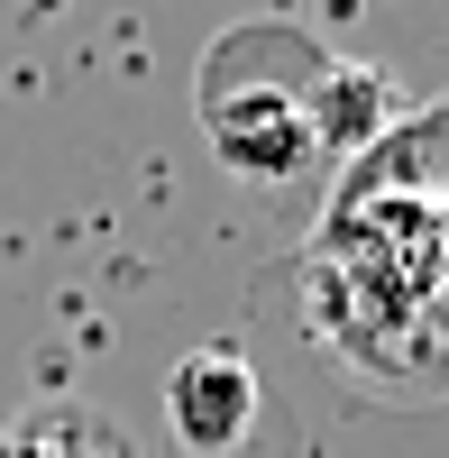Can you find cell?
Wrapping results in <instances>:
<instances>
[{
	"label": "cell",
	"mask_w": 449,
	"mask_h": 458,
	"mask_svg": "<svg viewBox=\"0 0 449 458\" xmlns=\"http://www.w3.org/2000/svg\"><path fill=\"white\" fill-rule=\"evenodd\" d=\"M165 440L174 458H230L257 440V367L230 339H202L165 367Z\"/></svg>",
	"instance_id": "cell-2"
},
{
	"label": "cell",
	"mask_w": 449,
	"mask_h": 458,
	"mask_svg": "<svg viewBox=\"0 0 449 458\" xmlns=\"http://www.w3.org/2000/svg\"><path fill=\"white\" fill-rule=\"evenodd\" d=\"M0 458H138V449L83 403H37L28 422L0 431Z\"/></svg>",
	"instance_id": "cell-3"
},
{
	"label": "cell",
	"mask_w": 449,
	"mask_h": 458,
	"mask_svg": "<svg viewBox=\"0 0 449 458\" xmlns=\"http://www.w3.org/2000/svg\"><path fill=\"white\" fill-rule=\"evenodd\" d=\"M330 47H312L284 19H248L202 55V138L248 183H303L321 157V92Z\"/></svg>",
	"instance_id": "cell-1"
}]
</instances>
